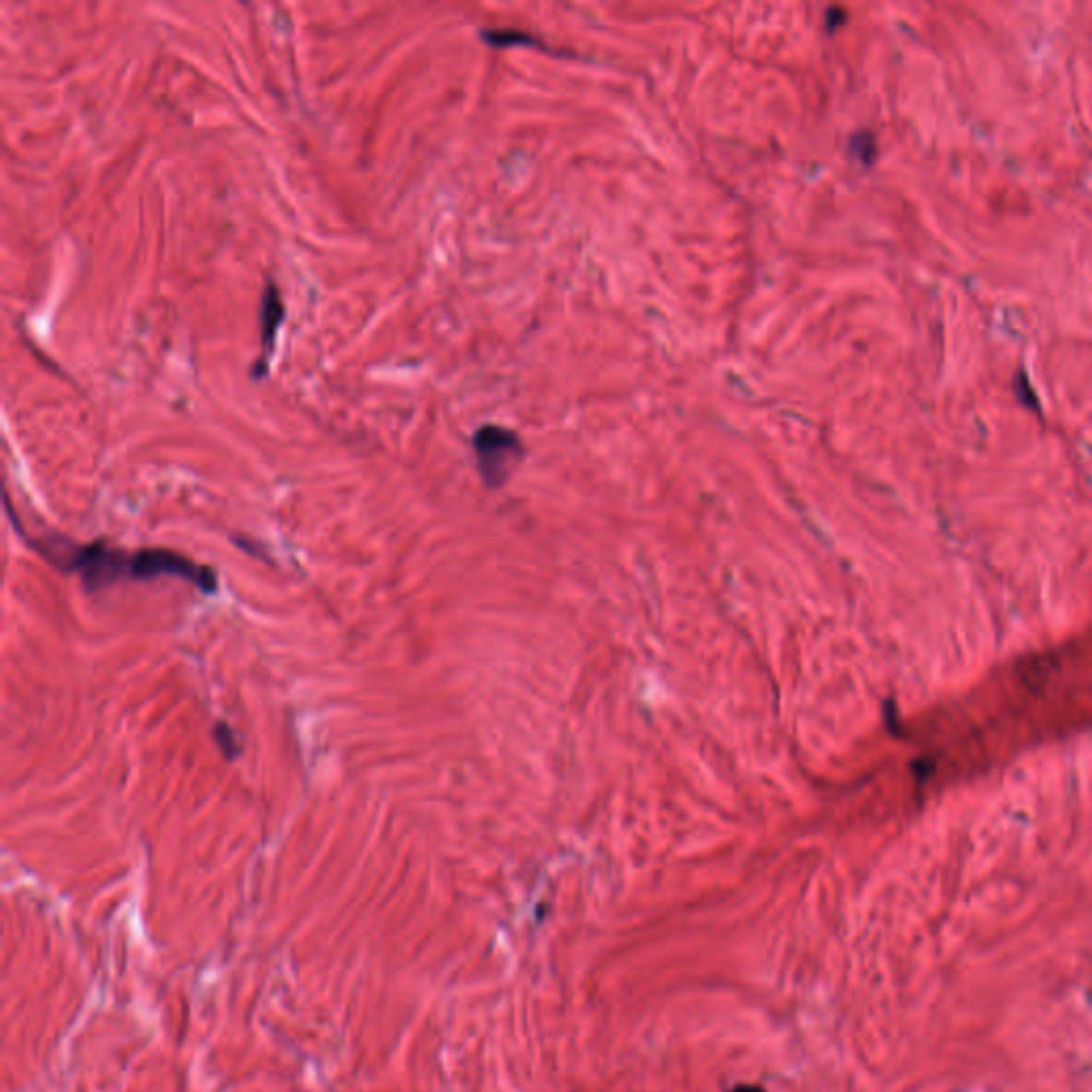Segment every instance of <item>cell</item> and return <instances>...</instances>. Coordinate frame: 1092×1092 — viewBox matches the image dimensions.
Masks as SVG:
<instances>
[{"label":"cell","mask_w":1092,"mask_h":1092,"mask_svg":"<svg viewBox=\"0 0 1092 1092\" xmlns=\"http://www.w3.org/2000/svg\"><path fill=\"white\" fill-rule=\"evenodd\" d=\"M845 22V11L838 9V6H830L828 11H825V26H828V30H835L838 24Z\"/></svg>","instance_id":"52a82bcc"},{"label":"cell","mask_w":1092,"mask_h":1092,"mask_svg":"<svg viewBox=\"0 0 1092 1092\" xmlns=\"http://www.w3.org/2000/svg\"><path fill=\"white\" fill-rule=\"evenodd\" d=\"M851 152L856 154L860 160L872 162V159H875V139H872V135L871 133L853 135Z\"/></svg>","instance_id":"8992f818"},{"label":"cell","mask_w":1092,"mask_h":1092,"mask_svg":"<svg viewBox=\"0 0 1092 1092\" xmlns=\"http://www.w3.org/2000/svg\"><path fill=\"white\" fill-rule=\"evenodd\" d=\"M284 318L286 310L278 284L273 279H267L261 292V302H258V336L261 338H258V357L250 372L255 380L265 378L269 372L271 357L278 344V333L282 329Z\"/></svg>","instance_id":"3957f363"},{"label":"cell","mask_w":1092,"mask_h":1092,"mask_svg":"<svg viewBox=\"0 0 1092 1092\" xmlns=\"http://www.w3.org/2000/svg\"><path fill=\"white\" fill-rule=\"evenodd\" d=\"M211 734H214V741H216L218 749L222 751V755L227 757L229 762H233L235 757L239 755V742H237V734L233 732V730H231V728L227 726V723H222V721H218V723H216V726H214V732H211Z\"/></svg>","instance_id":"5b68a950"},{"label":"cell","mask_w":1092,"mask_h":1092,"mask_svg":"<svg viewBox=\"0 0 1092 1092\" xmlns=\"http://www.w3.org/2000/svg\"><path fill=\"white\" fill-rule=\"evenodd\" d=\"M728 1092H766L762 1086H755V1084H739V1086L730 1088Z\"/></svg>","instance_id":"ba28073f"},{"label":"cell","mask_w":1092,"mask_h":1092,"mask_svg":"<svg viewBox=\"0 0 1092 1092\" xmlns=\"http://www.w3.org/2000/svg\"><path fill=\"white\" fill-rule=\"evenodd\" d=\"M481 37L493 47L536 45L538 43L536 39H531L528 32H521V30H481Z\"/></svg>","instance_id":"277c9868"},{"label":"cell","mask_w":1092,"mask_h":1092,"mask_svg":"<svg viewBox=\"0 0 1092 1092\" xmlns=\"http://www.w3.org/2000/svg\"><path fill=\"white\" fill-rule=\"evenodd\" d=\"M19 534L53 568L77 575L88 591H99L120 580H154L162 576L188 580L203 593H216L218 589L214 570L167 549L125 551L102 540L77 544L58 534L32 538L24 529H19Z\"/></svg>","instance_id":"6da1fadb"},{"label":"cell","mask_w":1092,"mask_h":1092,"mask_svg":"<svg viewBox=\"0 0 1092 1092\" xmlns=\"http://www.w3.org/2000/svg\"><path fill=\"white\" fill-rule=\"evenodd\" d=\"M476 466L487 487L497 489L523 461L525 448L515 432L500 425H482L472 438Z\"/></svg>","instance_id":"7a4b0ae2"}]
</instances>
